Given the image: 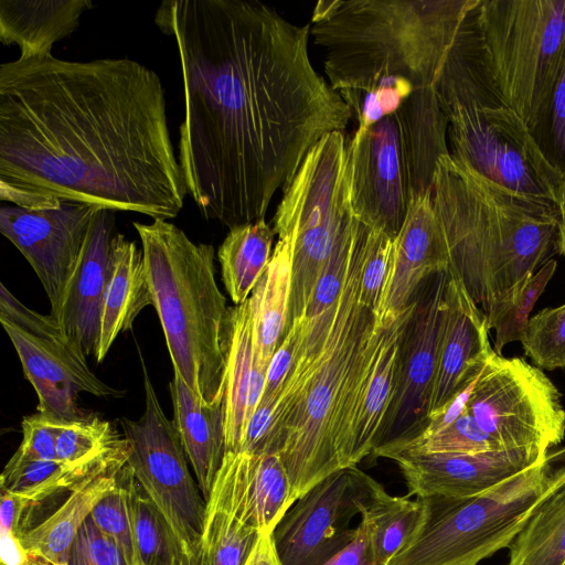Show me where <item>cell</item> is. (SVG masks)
Wrapping results in <instances>:
<instances>
[{
  "mask_svg": "<svg viewBox=\"0 0 565 565\" xmlns=\"http://www.w3.org/2000/svg\"><path fill=\"white\" fill-rule=\"evenodd\" d=\"M98 207L63 202L58 209H0V232L29 262L56 318Z\"/></svg>",
  "mask_w": 565,
  "mask_h": 565,
  "instance_id": "17",
  "label": "cell"
},
{
  "mask_svg": "<svg viewBox=\"0 0 565 565\" xmlns=\"http://www.w3.org/2000/svg\"><path fill=\"white\" fill-rule=\"evenodd\" d=\"M531 134L545 159L565 180V58L551 97Z\"/></svg>",
  "mask_w": 565,
  "mask_h": 565,
  "instance_id": "43",
  "label": "cell"
},
{
  "mask_svg": "<svg viewBox=\"0 0 565 565\" xmlns=\"http://www.w3.org/2000/svg\"><path fill=\"white\" fill-rule=\"evenodd\" d=\"M157 565H184L181 555L173 546H169Z\"/></svg>",
  "mask_w": 565,
  "mask_h": 565,
  "instance_id": "50",
  "label": "cell"
},
{
  "mask_svg": "<svg viewBox=\"0 0 565 565\" xmlns=\"http://www.w3.org/2000/svg\"><path fill=\"white\" fill-rule=\"evenodd\" d=\"M351 175L350 140L334 131L310 149L282 190L273 228L292 242L288 327L306 313L330 258L358 222Z\"/></svg>",
  "mask_w": 565,
  "mask_h": 565,
  "instance_id": "9",
  "label": "cell"
},
{
  "mask_svg": "<svg viewBox=\"0 0 565 565\" xmlns=\"http://www.w3.org/2000/svg\"><path fill=\"white\" fill-rule=\"evenodd\" d=\"M408 163L412 196L431 192L440 157L450 154L448 119L434 86L415 89L398 110Z\"/></svg>",
  "mask_w": 565,
  "mask_h": 565,
  "instance_id": "30",
  "label": "cell"
},
{
  "mask_svg": "<svg viewBox=\"0 0 565 565\" xmlns=\"http://www.w3.org/2000/svg\"><path fill=\"white\" fill-rule=\"evenodd\" d=\"M412 305L393 323L384 327L372 365L360 388L352 430V467L373 454L393 397L399 340L412 315Z\"/></svg>",
  "mask_w": 565,
  "mask_h": 565,
  "instance_id": "23",
  "label": "cell"
},
{
  "mask_svg": "<svg viewBox=\"0 0 565 565\" xmlns=\"http://www.w3.org/2000/svg\"><path fill=\"white\" fill-rule=\"evenodd\" d=\"M394 239L379 230L367 228L360 281V302L377 318L392 277Z\"/></svg>",
  "mask_w": 565,
  "mask_h": 565,
  "instance_id": "40",
  "label": "cell"
},
{
  "mask_svg": "<svg viewBox=\"0 0 565 565\" xmlns=\"http://www.w3.org/2000/svg\"><path fill=\"white\" fill-rule=\"evenodd\" d=\"M159 75L130 58L53 54L0 65V199L169 220L188 189Z\"/></svg>",
  "mask_w": 565,
  "mask_h": 565,
  "instance_id": "2",
  "label": "cell"
},
{
  "mask_svg": "<svg viewBox=\"0 0 565 565\" xmlns=\"http://www.w3.org/2000/svg\"><path fill=\"white\" fill-rule=\"evenodd\" d=\"M129 501L134 537L140 564L157 565L169 546L174 548L175 546L171 542L156 507L143 493L134 473L130 480Z\"/></svg>",
  "mask_w": 565,
  "mask_h": 565,
  "instance_id": "42",
  "label": "cell"
},
{
  "mask_svg": "<svg viewBox=\"0 0 565 565\" xmlns=\"http://www.w3.org/2000/svg\"><path fill=\"white\" fill-rule=\"evenodd\" d=\"M67 565H127L117 544L90 518L81 526Z\"/></svg>",
  "mask_w": 565,
  "mask_h": 565,
  "instance_id": "44",
  "label": "cell"
},
{
  "mask_svg": "<svg viewBox=\"0 0 565 565\" xmlns=\"http://www.w3.org/2000/svg\"><path fill=\"white\" fill-rule=\"evenodd\" d=\"M475 9L460 24L434 84L448 119L450 154L509 190L557 205L564 178L501 94Z\"/></svg>",
  "mask_w": 565,
  "mask_h": 565,
  "instance_id": "6",
  "label": "cell"
},
{
  "mask_svg": "<svg viewBox=\"0 0 565 565\" xmlns=\"http://www.w3.org/2000/svg\"><path fill=\"white\" fill-rule=\"evenodd\" d=\"M142 362L145 411L137 420L121 418L130 446L128 465L156 507L184 565H200L206 501L190 472L180 436L164 415Z\"/></svg>",
  "mask_w": 565,
  "mask_h": 565,
  "instance_id": "11",
  "label": "cell"
},
{
  "mask_svg": "<svg viewBox=\"0 0 565 565\" xmlns=\"http://www.w3.org/2000/svg\"><path fill=\"white\" fill-rule=\"evenodd\" d=\"M173 424L205 501L209 499L225 454L223 401L205 405L185 382L173 376L169 384Z\"/></svg>",
  "mask_w": 565,
  "mask_h": 565,
  "instance_id": "22",
  "label": "cell"
},
{
  "mask_svg": "<svg viewBox=\"0 0 565 565\" xmlns=\"http://www.w3.org/2000/svg\"><path fill=\"white\" fill-rule=\"evenodd\" d=\"M127 461L114 463L81 481L52 514L22 534L20 542L25 552L67 565L72 543L81 526L117 486L119 471Z\"/></svg>",
  "mask_w": 565,
  "mask_h": 565,
  "instance_id": "25",
  "label": "cell"
},
{
  "mask_svg": "<svg viewBox=\"0 0 565 565\" xmlns=\"http://www.w3.org/2000/svg\"><path fill=\"white\" fill-rule=\"evenodd\" d=\"M443 305V334L429 416L477 381L494 351L486 316L449 271Z\"/></svg>",
  "mask_w": 565,
  "mask_h": 565,
  "instance_id": "19",
  "label": "cell"
},
{
  "mask_svg": "<svg viewBox=\"0 0 565 565\" xmlns=\"http://www.w3.org/2000/svg\"><path fill=\"white\" fill-rule=\"evenodd\" d=\"M0 322L38 395V413L58 420L85 416L79 393L120 397L125 393L103 382L89 369L82 348L51 315L22 303L0 285Z\"/></svg>",
  "mask_w": 565,
  "mask_h": 565,
  "instance_id": "13",
  "label": "cell"
},
{
  "mask_svg": "<svg viewBox=\"0 0 565 565\" xmlns=\"http://www.w3.org/2000/svg\"><path fill=\"white\" fill-rule=\"evenodd\" d=\"M153 299L142 250L116 233L111 244V268L104 298L100 334L95 359L102 362L122 331L132 328L136 317Z\"/></svg>",
  "mask_w": 565,
  "mask_h": 565,
  "instance_id": "27",
  "label": "cell"
},
{
  "mask_svg": "<svg viewBox=\"0 0 565 565\" xmlns=\"http://www.w3.org/2000/svg\"><path fill=\"white\" fill-rule=\"evenodd\" d=\"M524 353L540 369L565 367V303L545 308L530 318Z\"/></svg>",
  "mask_w": 565,
  "mask_h": 565,
  "instance_id": "41",
  "label": "cell"
},
{
  "mask_svg": "<svg viewBox=\"0 0 565 565\" xmlns=\"http://www.w3.org/2000/svg\"><path fill=\"white\" fill-rule=\"evenodd\" d=\"M134 226L174 374L201 403L223 401L230 308L216 284L213 246L194 243L167 220Z\"/></svg>",
  "mask_w": 565,
  "mask_h": 565,
  "instance_id": "7",
  "label": "cell"
},
{
  "mask_svg": "<svg viewBox=\"0 0 565 565\" xmlns=\"http://www.w3.org/2000/svg\"><path fill=\"white\" fill-rule=\"evenodd\" d=\"M478 28L508 105L535 127L565 58V0H479Z\"/></svg>",
  "mask_w": 565,
  "mask_h": 565,
  "instance_id": "10",
  "label": "cell"
},
{
  "mask_svg": "<svg viewBox=\"0 0 565 565\" xmlns=\"http://www.w3.org/2000/svg\"><path fill=\"white\" fill-rule=\"evenodd\" d=\"M479 0H331L313 9L310 35L337 92H366L386 76L434 86L460 24Z\"/></svg>",
  "mask_w": 565,
  "mask_h": 565,
  "instance_id": "5",
  "label": "cell"
},
{
  "mask_svg": "<svg viewBox=\"0 0 565 565\" xmlns=\"http://www.w3.org/2000/svg\"><path fill=\"white\" fill-rule=\"evenodd\" d=\"M449 257L431 192L413 196L398 235L390 286L379 315L387 327L412 305L419 286L430 275L448 270Z\"/></svg>",
  "mask_w": 565,
  "mask_h": 565,
  "instance_id": "20",
  "label": "cell"
},
{
  "mask_svg": "<svg viewBox=\"0 0 565 565\" xmlns=\"http://www.w3.org/2000/svg\"><path fill=\"white\" fill-rule=\"evenodd\" d=\"M507 565H565V473L509 546Z\"/></svg>",
  "mask_w": 565,
  "mask_h": 565,
  "instance_id": "34",
  "label": "cell"
},
{
  "mask_svg": "<svg viewBox=\"0 0 565 565\" xmlns=\"http://www.w3.org/2000/svg\"><path fill=\"white\" fill-rule=\"evenodd\" d=\"M260 536L244 519L233 465L225 454L206 500L200 565H244Z\"/></svg>",
  "mask_w": 565,
  "mask_h": 565,
  "instance_id": "24",
  "label": "cell"
},
{
  "mask_svg": "<svg viewBox=\"0 0 565 565\" xmlns=\"http://www.w3.org/2000/svg\"><path fill=\"white\" fill-rule=\"evenodd\" d=\"M431 199L448 271L489 323L559 249L555 204L509 190L451 154L439 158Z\"/></svg>",
  "mask_w": 565,
  "mask_h": 565,
  "instance_id": "4",
  "label": "cell"
},
{
  "mask_svg": "<svg viewBox=\"0 0 565 565\" xmlns=\"http://www.w3.org/2000/svg\"><path fill=\"white\" fill-rule=\"evenodd\" d=\"M292 242L280 235L270 260L250 296L253 365L268 370L269 362L288 330L291 291Z\"/></svg>",
  "mask_w": 565,
  "mask_h": 565,
  "instance_id": "28",
  "label": "cell"
},
{
  "mask_svg": "<svg viewBox=\"0 0 565 565\" xmlns=\"http://www.w3.org/2000/svg\"><path fill=\"white\" fill-rule=\"evenodd\" d=\"M300 331L301 320L299 318L288 327V330L269 362L265 391L260 402L277 405V401L296 359Z\"/></svg>",
  "mask_w": 565,
  "mask_h": 565,
  "instance_id": "46",
  "label": "cell"
},
{
  "mask_svg": "<svg viewBox=\"0 0 565 565\" xmlns=\"http://www.w3.org/2000/svg\"><path fill=\"white\" fill-rule=\"evenodd\" d=\"M224 430L227 451H237L247 426L254 341L249 298L228 309L225 339Z\"/></svg>",
  "mask_w": 565,
  "mask_h": 565,
  "instance_id": "32",
  "label": "cell"
},
{
  "mask_svg": "<svg viewBox=\"0 0 565 565\" xmlns=\"http://www.w3.org/2000/svg\"><path fill=\"white\" fill-rule=\"evenodd\" d=\"M129 452V443L124 437L106 454L84 463L23 460L12 456L1 473V492L17 497L35 508L52 497L72 491L88 476L127 460Z\"/></svg>",
  "mask_w": 565,
  "mask_h": 565,
  "instance_id": "31",
  "label": "cell"
},
{
  "mask_svg": "<svg viewBox=\"0 0 565 565\" xmlns=\"http://www.w3.org/2000/svg\"><path fill=\"white\" fill-rule=\"evenodd\" d=\"M131 478L132 471L127 462L119 471L117 486L94 508L89 518L117 544L127 565H141L130 513Z\"/></svg>",
  "mask_w": 565,
  "mask_h": 565,
  "instance_id": "37",
  "label": "cell"
},
{
  "mask_svg": "<svg viewBox=\"0 0 565 565\" xmlns=\"http://www.w3.org/2000/svg\"><path fill=\"white\" fill-rule=\"evenodd\" d=\"M244 565H281L275 551L273 533L260 536Z\"/></svg>",
  "mask_w": 565,
  "mask_h": 565,
  "instance_id": "48",
  "label": "cell"
},
{
  "mask_svg": "<svg viewBox=\"0 0 565 565\" xmlns=\"http://www.w3.org/2000/svg\"><path fill=\"white\" fill-rule=\"evenodd\" d=\"M466 411L495 450L548 452L565 437V409L553 382L540 367L495 351L476 382Z\"/></svg>",
  "mask_w": 565,
  "mask_h": 565,
  "instance_id": "12",
  "label": "cell"
},
{
  "mask_svg": "<svg viewBox=\"0 0 565 565\" xmlns=\"http://www.w3.org/2000/svg\"><path fill=\"white\" fill-rule=\"evenodd\" d=\"M565 473V446L480 494L418 498L417 525L388 565H478L509 547L539 502Z\"/></svg>",
  "mask_w": 565,
  "mask_h": 565,
  "instance_id": "8",
  "label": "cell"
},
{
  "mask_svg": "<svg viewBox=\"0 0 565 565\" xmlns=\"http://www.w3.org/2000/svg\"><path fill=\"white\" fill-rule=\"evenodd\" d=\"M29 565H58L36 555H29Z\"/></svg>",
  "mask_w": 565,
  "mask_h": 565,
  "instance_id": "51",
  "label": "cell"
},
{
  "mask_svg": "<svg viewBox=\"0 0 565 565\" xmlns=\"http://www.w3.org/2000/svg\"><path fill=\"white\" fill-rule=\"evenodd\" d=\"M275 232L264 220L230 228L217 250L222 280L235 305L245 302L264 274Z\"/></svg>",
  "mask_w": 565,
  "mask_h": 565,
  "instance_id": "33",
  "label": "cell"
},
{
  "mask_svg": "<svg viewBox=\"0 0 565 565\" xmlns=\"http://www.w3.org/2000/svg\"><path fill=\"white\" fill-rule=\"evenodd\" d=\"M414 90L407 78L386 76L370 90L341 92V96L358 116L359 125L351 139H360L375 124L397 113Z\"/></svg>",
  "mask_w": 565,
  "mask_h": 565,
  "instance_id": "38",
  "label": "cell"
},
{
  "mask_svg": "<svg viewBox=\"0 0 565 565\" xmlns=\"http://www.w3.org/2000/svg\"><path fill=\"white\" fill-rule=\"evenodd\" d=\"M115 212L98 209L55 320L84 351L95 356L104 298L111 268Z\"/></svg>",
  "mask_w": 565,
  "mask_h": 565,
  "instance_id": "21",
  "label": "cell"
},
{
  "mask_svg": "<svg viewBox=\"0 0 565 565\" xmlns=\"http://www.w3.org/2000/svg\"><path fill=\"white\" fill-rule=\"evenodd\" d=\"M120 439L111 424L96 415L58 420L57 460L65 463L93 461L110 450Z\"/></svg>",
  "mask_w": 565,
  "mask_h": 565,
  "instance_id": "36",
  "label": "cell"
},
{
  "mask_svg": "<svg viewBox=\"0 0 565 565\" xmlns=\"http://www.w3.org/2000/svg\"><path fill=\"white\" fill-rule=\"evenodd\" d=\"M367 228L360 222L334 303L300 318L296 359L274 411L265 454L280 457L295 501L329 475L352 467L358 395L384 328L360 302Z\"/></svg>",
  "mask_w": 565,
  "mask_h": 565,
  "instance_id": "3",
  "label": "cell"
},
{
  "mask_svg": "<svg viewBox=\"0 0 565 565\" xmlns=\"http://www.w3.org/2000/svg\"><path fill=\"white\" fill-rule=\"evenodd\" d=\"M350 152L354 216L395 238L413 198L399 111L350 139Z\"/></svg>",
  "mask_w": 565,
  "mask_h": 565,
  "instance_id": "16",
  "label": "cell"
},
{
  "mask_svg": "<svg viewBox=\"0 0 565 565\" xmlns=\"http://www.w3.org/2000/svg\"><path fill=\"white\" fill-rule=\"evenodd\" d=\"M360 515L369 529L376 554L388 564L413 534L420 515V501L391 495L371 478Z\"/></svg>",
  "mask_w": 565,
  "mask_h": 565,
  "instance_id": "35",
  "label": "cell"
},
{
  "mask_svg": "<svg viewBox=\"0 0 565 565\" xmlns=\"http://www.w3.org/2000/svg\"><path fill=\"white\" fill-rule=\"evenodd\" d=\"M90 0H1L0 40L15 44L21 57L51 55L55 42L68 36Z\"/></svg>",
  "mask_w": 565,
  "mask_h": 565,
  "instance_id": "26",
  "label": "cell"
},
{
  "mask_svg": "<svg viewBox=\"0 0 565 565\" xmlns=\"http://www.w3.org/2000/svg\"><path fill=\"white\" fill-rule=\"evenodd\" d=\"M324 565H388L375 552L369 529L360 520L353 540Z\"/></svg>",
  "mask_w": 565,
  "mask_h": 565,
  "instance_id": "47",
  "label": "cell"
},
{
  "mask_svg": "<svg viewBox=\"0 0 565 565\" xmlns=\"http://www.w3.org/2000/svg\"><path fill=\"white\" fill-rule=\"evenodd\" d=\"M533 448L492 450L476 454H412L392 456L416 498L441 495L452 498L483 493L546 457Z\"/></svg>",
  "mask_w": 565,
  "mask_h": 565,
  "instance_id": "18",
  "label": "cell"
},
{
  "mask_svg": "<svg viewBox=\"0 0 565 565\" xmlns=\"http://www.w3.org/2000/svg\"><path fill=\"white\" fill-rule=\"evenodd\" d=\"M557 262L543 265L522 287L518 296L490 323L495 330L494 351L501 355L503 347L523 342L526 338L530 312L553 277Z\"/></svg>",
  "mask_w": 565,
  "mask_h": 565,
  "instance_id": "39",
  "label": "cell"
},
{
  "mask_svg": "<svg viewBox=\"0 0 565 565\" xmlns=\"http://www.w3.org/2000/svg\"><path fill=\"white\" fill-rule=\"evenodd\" d=\"M372 477L350 467L338 470L296 500L273 532L281 565H324L354 537Z\"/></svg>",
  "mask_w": 565,
  "mask_h": 565,
  "instance_id": "15",
  "label": "cell"
},
{
  "mask_svg": "<svg viewBox=\"0 0 565 565\" xmlns=\"http://www.w3.org/2000/svg\"><path fill=\"white\" fill-rule=\"evenodd\" d=\"M245 521L262 535L273 533L296 502L280 457L276 454L227 451Z\"/></svg>",
  "mask_w": 565,
  "mask_h": 565,
  "instance_id": "29",
  "label": "cell"
},
{
  "mask_svg": "<svg viewBox=\"0 0 565 565\" xmlns=\"http://www.w3.org/2000/svg\"><path fill=\"white\" fill-rule=\"evenodd\" d=\"M154 20L179 50L188 194L230 228L264 220L310 149L353 115L310 61V24L254 0L163 1Z\"/></svg>",
  "mask_w": 565,
  "mask_h": 565,
  "instance_id": "1",
  "label": "cell"
},
{
  "mask_svg": "<svg viewBox=\"0 0 565 565\" xmlns=\"http://www.w3.org/2000/svg\"><path fill=\"white\" fill-rule=\"evenodd\" d=\"M557 211L559 214V249L558 253L565 256V180L561 190L557 202Z\"/></svg>",
  "mask_w": 565,
  "mask_h": 565,
  "instance_id": "49",
  "label": "cell"
},
{
  "mask_svg": "<svg viewBox=\"0 0 565 565\" xmlns=\"http://www.w3.org/2000/svg\"><path fill=\"white\" fill-rule=\"evenodd\" d=\"M57 426L58 419L40 413L24 416L22 420L23 438L13 456L23 460H57Z\"/></svg>",
  "mask_w": 565,
  "mask_h": 565,
  "instance_id": "45",
  "label": "cell"
},
{
  "mask_svg": "<svg viewBox=\"0 0 565 565\" xmlns=\"http://www.w3.org/2000/svg\"><path fill=\"white\" fill-rule=\"evenodd\" d=\"M448 270L427 277L399 340L396 382L377 447L408 441L427 425L439 360ZM373 451V452H374Z\"/></svg>",
  "mask_w": 565,
  "mask_h": 565,
  "instance_id": "14",
  "label": "cell"
}]
</instances>
